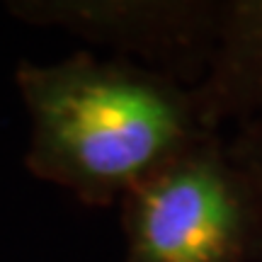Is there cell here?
Wrapping results in <instances>:
<instances>
[{"instance_id":"cell-1","label":"cell","mask_w":262,"mask_h":262,"mask_svg":"<svg viewBox=\"0 0 262 262\" xmlns=\"http://www.w3.org/2000/svg\"><path fill=\"white\" fill-rule=\"evenodd\" d=\"M32 114L29 168L88 204H110L192 146L185 97L163 78L78 54L22 63Z\"/></svg>"},{"instance_id":"cell-2","label":"cell","mask_w":262,"mask_h":262,"mask_svg":"<svg viewBox=\"0 0 262 262\" xmlns=\"http://www.w3.org/2000/svg\"><path fill=\"white\" fill-rule=\"evenodd\" d=\"M124 262H238L248 216L221 160L189 146L124 196Z\"/></svg>"}]
</instances>
